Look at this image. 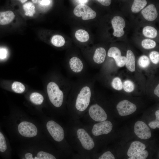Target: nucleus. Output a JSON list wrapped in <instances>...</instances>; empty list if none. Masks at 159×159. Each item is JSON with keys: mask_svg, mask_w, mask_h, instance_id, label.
Here are the masks:
<instances>
[{"mask_svg": "<svg viewBox=\"0 0 159 159\" xmlns=\"http://www.w3.org/2000/svg\"><path fill=\"white\" fill-rule=\"evenodd\" d=\"M73 82L64 76L60 75L57 81L49 82L47 91L51 102L55 107H61L64 102L65 92L70 91Z\"/></svg>", "mask_w": 159, "mask_h": 159, "instance_id": "obj_1", "label": "nucleus"}, {"mask_svg": "<svg viewBox=\"0 0 159 159\" xmlns=\"http://www.w3.org/2000/svg\"><path fill=\"white\" fill-rule=\"evenodd\" d=\"M91 84L87 77H81L73 82L72 88L77 93L75 106L80 111H85L90 104L92 95Z\"/></svg>", "mask_w": 159, "mask_h": 159, "instance_id": "obj_2", "label": "nucleus"}, {"mask_svg": "<svg viewBox=\"0 0 159 159\" xmlns=\"http://www.w3.org/2000/svg\"><path fill=\"white\" fill-rule=\"evenodd\" d=\"M65 63L68 71L73 75L81 76L86 71L85 62L77 56L70 57Z\"/></svg>", "mask_w": 159, "mask_h": 159, "instance_id": "obj_3", "label": "nucleus"}, {"mask_svg": "<svg viewBox=\"0 0 159 159\" xmlns=\"http://www.w3.org/2000/svg\"><path fill=\"white\" fill-rule=\"evenodd\" d=\"M73 13L77 16H82V19L84 20L93 19L96 16V13L94 11L84 4L77 6L74 9Z\"/></svg>", "mask_w": 159, "mask_h": 159, "instance_id": "obj_4", "label": "nucleus"}, {"mask_svg": "<svg viewBox=\"0 0 159 159\" xmlns=\"http://www.w3.org/2000/svg\"><path fill=\"white\" fill-rule=\"evenodd\" d=\"M46 126L49 133L56 141L60 142L63 139L64 131L60 125L53 120H50L47 122Z\"/></svg>", "mask_w": 159, "mask_h": 159, "instance_id": "obj_5", "label": "nucleus"}, {"mask_svg": "<svg viewBox=\"0 0 159 159\" xmlns=\"http://www.w3.org/2000/svg\"><path fill=\"white\" fill-rule=\"evenodd\" d=\"M19 132L21 135L26 137H32L37 133L36 127L33 123L26 121L21 122L18 126Z\"/></svg>", "mask_w": 159, "mask_h": 159, "instance_id": "obj_6", "label": "nucleus"}, {"mask_svg": "<svg viewBox=\"0 0 159 159\" xmlns=\"http://www.w3.org/2000/svg\"><path fill=\"white\" fill-rule=\"evenodd\" d=\"M89 113L90 117L97 122L106 120L107 115L104 109L97 104L91 105L89 110Z\"/></svg>", "mask_w": 159, "mask_h": 159, "instance_id": "obj_7", "label": "nucleus"}, {"mask_svg": "<svg viewBox=\"0 0 159 159\" xmlns=\"http://www.w3.org/2000/svg\"><path fill=\"white\" fill-rule=\"evenodd\" d=\"M134 130L136 135L141 139H147L151 136L150 129L144 122L142 121H138L135 122Z\"/></svg>", "mask_w": 159, "mask_h": 159, "instance_id": "obj_8", "label": "nucleus"}, {"mask_svg": "<svg viewBox=\"0 0 159 159\" xmlns=\"http://www.w3.org/2000/svg\"><path fill=\"white\" fill-rule=\"evenodd\" d=\"M117 109L119 115L121 116L130 115L136 110L135 105L127 100H124L120 102L117 105Z\"/></svg>", "mask_w": 159, "mask_h": 159, "instance_id": "obj_9", "label": "nucleus"}, {"mask_svg": "<svg viewBox=\"0 0 159 159\" xmlns=\"http://www.w3.org/2000/svg\"><path fill=\"white\" fill-rule=\"evenodd\" d=\"M112 125L110 121L105 120L95 124L92 130L93 134L98 136L103 134H107L112 130Z\"/></svg>", "mask_w": 159, "mask_h": 159, "instance_id": "obj_10", "label": "nucleus"}, {"mask_svg": "<svg viewBox=\"0 0 159 159\" xmlns=\"http://www.w3.org/2000/svg\"><path fill=\"white\" fill-rule=\"evenodd\" d=\"M77 135L84 148L87 150H90L94 148L95 144L93 139L84 129H79L77 131Z\"/></svg>", "mask_w": 159, "mask_h": 159, "instance_id": "obj_11", "label": "nucleus"}, {"mask_svg": "<svg viewBox=\"0 0 159 159\" xmlns=\"http://www.w3.org/2000/svg\"><path fill=\"white\" fill-rule=\"evenodd\" d=\"M111 24L114 30V36L118 37L122 36L125 33L123 29L125 26L123 19L119 16H115L112 20Z\"/></svg>", "mask_w": 159, "mask_h": 159, "instance_id": "obj_12", "label": "nucleus"}, {"mask_svg": "<svg viewBox=\"0 0 159 159\" xmlns=\"http://www.w3.org/2000/svg\"><path fill=\"white\" fill-rule=\"evenodd\" d=\"M141 14L146 20L149 21L155 20L158 15L156 8L153 4H150L143 9Z\"/></svg>", "mask_w": 159, "mask_h": 159, "instance_id": "obj_13", "label": "nucleus"}, {"mask_svg": "<svg viewBox=\"0 0 159 159\" xmlns=\"http://www.w3.org/2000/svg\"><path fill=\"white\" fill-rule=\"evenodd\" d=\"M106 55L105 49L101 47L96 49L93 56L92 59L94 63L101 64L105 61Z\"/></svg>", "mask_w": 159, "mask_h": 159, "instance_id": "obj_14", "label": "nucleus"}, {"mask_svg": "<svg viewBox=\"0 0 159 159\" xmlns=\"http://www.w3.org/2000/svg\"><path fill=\"white\" fill-rule=\"evenodd\" d=\"M146 148L145 145L139 141L133 142L130 145L127 154L128 156L131 157L144 150Z\"/></svg>", "mask_w": 159, "mask_h": 159, "instance_id": "obj_15", "label": "nucleus"}, {"mask_svg": "<svg viewBox=\"0 0 159 159\" xmlns=\"http://www.w3.org/2000/svg\"><path fill=\"white\" fill-rule=\"evenodd\" d=\"M15 16L14 12L11 11L0 12V25L9 24L14 20Z\"/></svg>", "mask_w": 159, "mask_h": 159, "instance_id": "obj_16", "label": "nucleus"}, {"mask_svg": "<svg viewBox=\"0 0 159 159\" xmlns=\"http://www.w3.org/2000/svg\"><path fill=\"white\" fill-rule=\"evenodd\" d=\"M125 66L127 69L131 72L135 70V57L133 53L130 50L127 52Z\"/></svg>", "mask_w": 159, "mask_h": 159, "instance_id": "obj_17", "label": "nucleus"}, {"mask_svg": "<svg viewBox=\"0 0 159 159\" xmlns=\"http://www.w3.org/2000/svg\"><path fill=\"white\" fill-rule=\"evenodd\" d=\"M147 4L146 0H134L131 6V11L133 13H138L143 9Z\"/></svg>", "mask_w": 159, "mask_h": 159, "instance_id": "obj_18", "label": "nucleus"}, {"mask_svg": "<svg viewBox=\"0 0 159 159\" xmlns=\"http://www.w3.org/2000/svg\"><path fill=\"white\" fill-rule=\"evenodd\" d=\"M75 35L78 41L82 43L87 42L89 39V34L84 29H80L77 30L75 33Z\"/></svg>", "mask_w": 159, "mask_h": 159, "instance_id": "obj_19", "label": "nucleus"}, {"mask_svg": "<svg viewBox=\"0 0 159 159\" xmlns=\"http://www.w3.org/2000/svg\"><path fill=\"white\" fill-rule=\"evenodd\" d=\"M143 33L145 37L152 38L156 37L158 34L156 29L150 26L145 27L143 29Z\"/></svg>", "mask_w": 159, "mask_h": 159, "instance_id": "obj_20", "label": "nucleus"}, {"mask_svg": "<svg viewBox=\"0 0 159 159\" xmlns=\"http://www.w3.org/2000/svg\"><path fill=\"white\" fill-rule=\"evenodd\" d=\"M23 8L25 11V15L29 16H32L35 13V7L32 2H28L24 4Z\"/></svg>", "mask_w": 159, "mask_h": 159, "instance_id": "obj_21", "label": "nucleus"}, {"mask_svg": "<svg viewBox=\"0 0 159 159\" xmlns=\"http://www.w3.org/2000/svg\"><path fill=\"white\" fill-rule=\"evenodd\" d=\"M51 42L54 46L56 47H61L64 46L65 41L62 36L59 35H56L52 38Z\"/></svg>", "mask_w": 159, "mask_h": 159, "instance_id": "obj_22", "label": "nucleus"}, {"mask_svg": "<svg viewBox=\"0 0 159 159\" xmlns=\"http://www.w3.org/2000/svg\"><path fill=\"white\" fill-rule=\"evenodd\" d=\"M108 56L113 58L115 62L117 61L121 57L120 50L116 47H112L108 50L107 52Z\"/></svg>", "mask_w": 159, "mask_h": 159, "instance_id": "obj_23", "label": "nucleus"}, {"mask_svg": "<svg viewBox=\"0 0 159 159\" xmlns=\"http://www.w3.org/2000/svg\"><path fill=\"white\" fill-rule=\"evenodd\" d=\"M30 100L32 103L35 105H39L42 103L44 98L41 94L34 92L32 93L30 95Z\"/></svg>", "mask_w": 159, "mask_h": 159, "instance_id": "obj_24", "label": "nucleus"}, {"mask_svg": "<svg viewBox=\"0 0 159 159\" xmlns=\"http://www.w3.org/2000/svg\"><path fill=\"white\" fill-rule=\"evenodd\" d=\"M143 47L145 49H150L154 48L156 46V43L154 40L150 39H145L141 42Z\"/></svg>", "mask_w": 159, "mask_h": 159, "instance_id": "obj_25", "label": "nucleus"}, {"mask_svg": "<svg viewBox=\"0 0 159 159\" xmlns=\"http://www.w3.org/2000/svg\"><path fill=\"white\" fill-rule=\"evenodd\" d=\"M11 88L14 92L18 93H22L25 90L24 86L19 82H14L12 85Z\"/></svg>", "mask_w": 159, "mask_h": 159, "instance_id": "obj_26", "label": "nucleus"}, {"mask_svg": "<svg viewBox=\"0 0 159 159\" xmlns=\"http://www.w3.org/2000/svg\"><path fill=\"white\" fill-rule=\"evenodd\" d=\"M139 66L141 68H145L150 64V61L148 57L146 55H143L139 58L138 60Z\"/></svg>", "mask_w": 159, "mask_h": 159, "instance_id": "obj_27", "label": "nucleus"}, {"mask_svg": "<svg viewBox=\"0 0 159 159\" xmlns=\"http://www.w3.org/2000/svg\"><path fill=\"white\" fill-rule=\"evenodd\" d=\"M111 85L115 89L120 90L122 89L123 84L121 80L119 77H116L112 80Z\"/></svg>", "mask_w": 159, "mask_h": 159, "instance_id": "obj_28", "label": "nucleus"}, {"mask_svg": "<svg viewBox=\"0 0 159 159\" xmlns=\"http://www.w3.org/2000/svg\"><path fill=\"white\" fill-rule=\"evenodd\" d=\"M124 90L127 92H131L134 90L135 85L133 82L129 80H125L123 85Z\"/></svg>", "mask_w": 159, "mask_h": 159, "instance_id": "obj_29", "label": "nucleus"}, {"mask_svg": "<svg viewBox=\"0 0 159 159\" xmlns=\"http://www.w3.org/2000/svg\"><path fill=\"white\" fill-rule=\"evenodd\" d=\"M148 155V152L147 150H143L131 157L128 159H145Z\"/></svg>", "mask_w": 159, "mask_h": 159, "instance_id": "obj_30", "label": "nucleus"}, {"mask_svg": "<svg viewBox=\"0 0 159 159\" xmlns=\"http://www.w3.org/2000/svg\"><path fill=\"white\" fill-rule=\"evenodd\" d=\"M37 157L38 159H55V157L53 155L48 153L41 151L37 154Z\"/></svg>", "mask_w": 159, "mask_h": 159, "instance_id": "obj_31", "label": "nucleus"}, {"mask_svg": "<svg viewBox=\"0 0 159 159\" xmlns=\"http://www.w3.org/2000/svg\"><path fill=\"white\" fill-rule=\"evenodd\" d=\"M7 149L5 138L3 134L0 131V152H4Z\"/></svg>", "mask_w": 159, "mask_h": 159, "instance_id": "obj_32", "label": "nucleus"}, {"mask_svg": "<svg viewBox=\"0 0 159 159\" xmlns=\"http://www.w3.org/2000/svg\"><path fill=\"white\" fill-rule=\"evenodd\" d=\"M149 57L151 62L154 64H157L159 62V53L158 52L153 51L149 54Z\"/></svg>", "mask_w": 159, "mask_h": 159, "instance_id": "obj_33", "label": "nucleus"}, {"mask_svg": "<svg viewBox=\"0 0 159 159\" xmlns=\"http://www.w3.org/2000/svg\"><path fill=\"white\" fill-rule=\"evenodd\" d=\"M99 159H115L114 155L110 151L104 153L98 158Z\"/></svg>", "mask_w": 159, "mask_h": 159, "instance_id": "obj_34", "label": "nucleus"}, {"mask_svg": "<svg viewBox=\"0 0 159 159\" xmlns=\"http://www.w3.org/2000/svg\"><path fill=\"white\" fill-rule=\"evenodd\" d=\"M126 57L121 56V57L117 62H115L117 66L120 67H123L125 64Z\"/></svg>", "mask_w": 159, "mask_h": 159, "instance_id": "obj_35", "label": "nucleus"}, {"mask_svg": "<svg viewBox=\"0 0 159 159\" xmlns=\"http://www.w3.org/2000/svg\"><path fill=\"white\" fill-rule=\"evenodd\" d=\"M148 125L152 129H155L156 127L159 128V121L156 120L150 122Z\"/></svg>", "mask_w": 159, "mask_h": 159, "instance_id": "obj_36", "label": "nucleus"}, {"mask_svg": "<svg viewBox=\"0 0 159 159\" xmlns=\"http://www.w3.org/2000/svg\"><path fill=\"white\" fill-rule=\"evenodd\" d=\"M7 54V52L5 49L0 48V59H5L6 57Z\"/></svg>", "mask_w": 159, "mask_h": 159, "instance_id": "obj_37", "label": "nucleus"}, {"mask_svg": "<svg viewBox=\"0 0 159 159\" xmlns=\"http://www.w3.org/2000/svg\"><path fill=\"white\" fill-rule=\"evenodd\" d=\"M102 5L107 6L110 5L111 0H97Z\"/></svg>", "mask_w": 159, "mask_h": 159, "instance_id": "obj_38", "label": "nucleus"}, {"mask_svg": "<svg viewBox=\"0 0 159 159\" xmlns=\"http://www.w3.org/2000/svg\"><path fill=\"white\" fill-rule=\"evenodd\" d=\"M50 3L49 0H42L40 2V4L42 5L46 6L48 5Z\"/></svg>", "mask_w": 159, "mask_h": 159, "instance_id": "obj_39", "label": "nucleus"}, {"mask_svg": "<svg viewBox=\"0 0 159 159\" xmlns=\"http://www.w3.org/2000/svg\"><path fill=\"white\" fill-rule=\"evenodd\" d=\"M154 93L155 95H157L158 97H159V85H158L156 87L154 90Z\"/></svg>", "mask_w": 159, "mask_h": 159, "instance_id": "obj_40", "label": "nucleus"}, {"mask_svg": "<svg viewBox=\"0 0 159 159\" xmlns=\"http://www.w3.org/2000/svg\"><path fill=\"white\" fill-rule=\"evenodd\" d=\"M25 157L26 159H33L32 154L29 153H26L25 155Z\"/></svg>", "mask_w": 159, "mask_h": 159, "instance_id": "obj_41", "label": "nucleus"}, {"mask_svg": "<svg viewBox=\"0 0 159 159\" xmlns=\"http://www.w3.org/2000/svg\"><path fill=\"white\" fill-rule=\"evenodd\" d=\"M156 120L159 121V110H158L155 112Z\"/></svg>", "mask_w": 159, "mask_h": 159, "instance_id": "obj_42", "label": "nucleus"}, {"mask_svg": "<svg viewBox=\"0 0 159 159\" xmlns=\"http://www.w3.org/2000/svg\"><path fill=\"white\" fill-rule=\"evenodd\" d=\"M20 1L22 3H24L28 0H18Z\"/></svg>", "mask_w": 159, "mask_h": 159, "instance_id": "obj_43", "label": "nucleus"}, {"mask_svg": "<svg viewBox=\"0 0 159 159\" xmlns=\"http://www.w3.org/2000/svg\"><path fill=\"white\" fill-rule=\"evenodd\" d=\"M34 3H36L39 0H31Z\"/></svg>", "mask_w": 159, "mask_h": 159, "instance_id": "obj_44", "label": "nucleus"}, {"mask_svg": "<svg viewBox=\"0 0 159 159\" xmlns=\"http://www.w3.org/2000/svg\"><path fill=\"white\" fill-rule=\"evenodd\" d=\"M34 159H38V158L37 157H36L34 158Z\"/></svg>", "mask_w": 159, "mask_h": 159, "instance_id": "obj_45", "label": "nucleus"}, {"mask_svg": "<svg viewBox=\"0 0 159 159\" xmlns=\"http://www.w3.org/2000/svg\"><path fill=\"white\" fill-rule=\"evenodd\" d=\"M80 1H81L82 2H84V1L85 0H80Z\"/></svg>", "mask_w": 159, "mask_h": 159, "instance_id": "obj_46", "label": "nucleus"}]
</instances>
